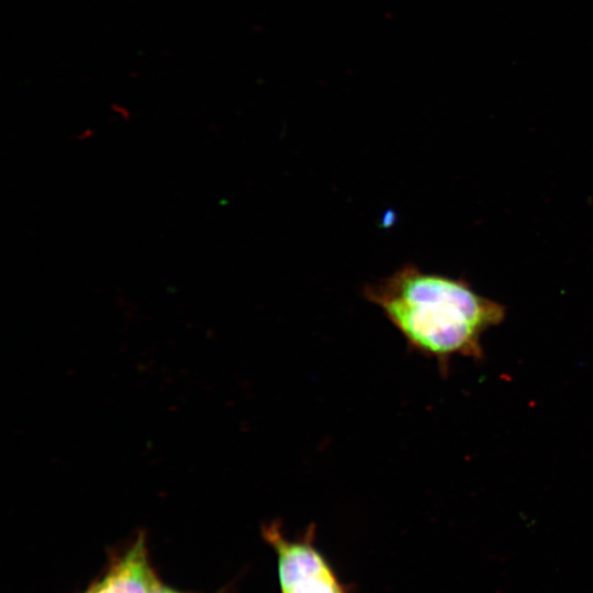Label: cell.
Listing matches in <instances>:
<instances>
[{"mask_svg":"<svg viewBox=\"0 0 593 593\" xmlns=\"http://www.w3.org/2000/svg\"><path fill=\"white\" fill-rule=\"evenodd\" d=\"M159 585L141 530L116 563L86 593H153Z\"/></svg>","mask_w":593,"mask_h":593,"instance_id":"obj_3","label":"cell"},{"mask_svg":"<svg viewBox=\"0 0 593 593\" xmlns=\"http://www.w3.org/2000/svg\"><path fill=\"white\" fill-rule=\"evenodd\" d=\"M262 537L277 558L281 593H346L331 563L314 542L315 527L289 538L278 522L262 526Z\"/></svg>","mask_w":593,"mask_h":593,"instance_id":"obj_2","label":"cell"},{"mask_svg":"<svg viewBox=\"0 0 593 593\" xmlns=\"http://www.w3.org/2000/svg\"><path fill=\"white\" fill-rule=\"evenodd\" d=\"M153 593H180V592L159 585Z\"/></svg>","mask_w":593,"mask_h":593,"instance_id":"obj_4","label":"cell"},{"mask_svg":"<svg viewBox=\"0 0 593 593\" xmlns=\"http://www.w3.org/2000/svg\"><path fill=\"white\" fill-rule=\"evenodd\" d=\"M409 348L447 373L454 357L482 360L483 334L505 318V307L463 279L426 272L414 264L362 288Z\"/></svg>","mask_w":593,"mask_h":593,"instance_id":"obj_1","label":"cell"}]
</instances>
